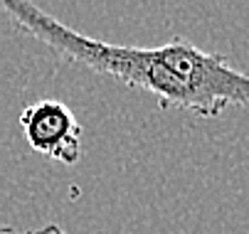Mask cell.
Listing matches in <instances>:
<instances>
[{
    "instance_id": "6da1fadb",
    "label": "cell",
    "mask_w": 249,
    "mask_h": 234,
    "mask_svg": "<svg viewBox=\"0 0 249 234\" xmlns=\"http://www.w3.org/2000/svg\"><path fill=\"white\" fill-rule=\"evenodd\" d=\"M0 10L57 57L156 96L163 111L180 109L200 118H215L227 106L249 111V74L185 37L158 47H126L87 37L27 0H0Z\"/></svg>"
},
{
    "instance_id": "3957f363",
    "label": "cell",
    "mask_w": 249,
    "mask_h": 234,
    "mask_svg": "<svg viewBox=\"0 0 249 234\" xmlns=\"http://www.w3.org/2000/svg\"><path fill=\"white\" fill-rule=\"evenodd\" d=\"M0 234H69L57 224H47L42 229H13V227H0Z\"/></svg>"
},
{
    "instance_id": "7a4b0ae2",
    "label": "cell",
    "mask_w": 249,
    "mask_h": 234,
    "mask_svg": "<svg viewBox=\"0 0 249 234\" xmlns=\"http://www.w3.org/2000/svg\"><path fill=\"white\" fill-rule=\"evenodd\" d=\"M20 128L35 153L62 165L82 158V123L59 99H40L20 111Z\"/></svg>"
}]
</instances>
